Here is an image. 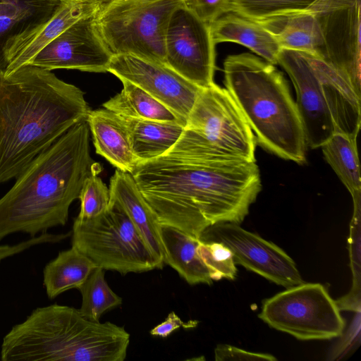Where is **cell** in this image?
Returning <instances> with one entry per match:
<instances>
[{"instance_id": "e0dca14e", "label": "cell", "mask_w": 361, "mask_h": 361, "mask_svg": "<svg viewBox=\"0 0 361 361\" xmlns=\"http://www.w3.org/2000/svg\"><path fill=\"white\" fill-rule=\"evenodd\" d=\"M305 54L319 79L336 132L357 138L361 126V97L329 63Z\"/></svg>"}, {"instance_id": "d590c367", "label": "cell", "mask_w": 361, "mask_h": 361, "mask_svg": "<svg viewBox=\"0 0 361 361\" xmlns=\"http://www.w3.org/2000/svg\"><path fill=\"white\" fill-rule=\"evenodd\" d=\"M198 323L199 322L197 320L183 322L174 312H171L163 322L154 327L149 333L152 336L166 338L177 329L180 327L184 329L195 328Z\"/></svg>"}, {"instance_id": "5bb4252c", "label": "cell", "mask_w": 361, "mask_h": 361, "mask_svg": "<svg viewBox=\"0 0 361 361\" xmlns=\"http://www.w3.org/2000/svg\"><path fill=\"white\" fill-rule=\"evenodd\" d=\"M94 16L80 19L61 33L30 65L48 71L73 69L92 73L108 72L114 54L97 30Z\"/></svg>"}, {"instance_id": "8fae6325", "label": "cell", "mask_w": 361, "mask_h": 361, "mask_svg": "<svg viewBox=\"0 0 361 361\" xmlns=\"http://www.w3.org/2000/svg\"><path fill=\"white\" fill-rule=\"evenodd\" d=\"M215 44L209 24L183 4L170 18L165 37V63L200 88L214 84Z\"/></svg>"}, {"instance_id": "30bf717a", "label": "cell", "mask_w": 361, "mask_h": 361, "mask_svg": "<svg viewBox=\"0 0 361 361\" xmlns=\"http://www.w3.org/2000/svg\"><path fill=\"white\" fill-rule=\"evenodd\" d=\"M361 0H317L307 10L317 16L324 40L322 59L361 97Z\"/></svg>"}, {"instance_id": "277c9868", "label": "cell", "mask_w": 361, "mask_h": 361, "mask_svg": "<svg viewBox=\"0 0 361 361\" xmlns=\"http://www.w3.org/2000/svg\"><path fill=\"white\" fill-rule=\"evenodd\" d=\"M130 334L123 327L85 317L79 310L51 305L34 310L4 337L2 361H123Z\"/></svg>"}, {"instance_id": "4316f807", "label": "cell", "mask_w": 361, "mask_h": 361, "mask_svg": "<svg viewBox=\"0 0 361 361\" xmlns=\"http://www.w3.org/2000/svg\"><path fill=\"white\" fill-rule=\"evenodd\" d=\"M320 147L326 161L351 195L361 190L357 138L335 132Z\"/></svg>"}, {"instance_id": "ffe728a7", "label": "cell", "mask_w": 361, "mask_h": 361, "mask_svg": "<svg viewBox=\"0 0 361 361\" xmlns=\"http://www.w3.org/2000/svg\"><path fill=\"white\" fill-rule=\"evenodd\" d=\"M96 152L117 169L132 173L139 164L127 128L120 116L106 109L90 110L87 117Z\"/></svg>"}, {"instance_id": "6da1fadb", "label": "cell", "mask_w": 361, "mask_h": 361, "mask_svg": "<svg viewBox=\"0 0 361 361\" xmlns=\"http://www.w3.org/2000/svg\"><path fill=\"white\" fill-rule=\"evenodd\" d=\"M161 226L195 238L217 223L241 224L259 193L255 161H202L164 154L131 173Z\"/></svg>"}, {"instance_id": "5b68a950", "label": "cell", "mask_w": 361, "mask_h": 361, "mask_svg": "<svg viewBox=\"0 0 361 361\" xmlns=\"http://www.w3.org/2000/svg\"><path fill=\"white\" fill-rule=\"evenodd\" d=\"M224 84L252 129L257 143L282 159L305 161L301 120L283 74L250 53L224 62Z\"/></svg>"}, {"instance_id": "3957f363", "label": "cell", "mask_w": 361, "mask_h": 361, "mask_svg": "<svg viewBox=\"0 0 361 361\" xmlns=\"http://www.w3.org/2000/svg\"><path fill=\"white\" fill-rule=\"evenodd\" d=\"M86 120L36 157L0 198V240L23 232L31 238L66 224L71 203L97 163L90 156Z\"/></svg>"}, {"instance_id": "4fadbf2b", "label": "cell", "mask_w": 361, "mask_h": 361, "mask_svg": "<svg viewBox=\"0 0 361 361\" xmlns=\"http://www.w3.org/2000/svg\"><path fill=\"white\" fill-rule=\"evenodd\" d=\"M108 72L140 87L171 109L185 126L202 89L164 63L133 54H114Z\"/></svg>"}, {"instance_id": "f546056e", "label": "cell", "mask_w": 361, "mask_h": 361, "mask_svg": "<svg viewBox=\"0 0 361 361\" xmlns=\"http://www.w3.org/2000/svg\"><path fill=\"white\" fill-rule=\"evenodd\" d=\"M101 171V166L97 163L83 183L78 197L80 209L76 217L78 219L97 218L106 212L109 208V189L99 176Z\"/></svg>"}, {"instance_id": "8d00e7d4", "label": "cell", "mask_w": 361, "mask_h": 361, "mask_svg": "<svg viewBox=\"0 0 361 361\" xmlns=\"http://www.w3.org/2000/svg\"><path fill=\"white\" fill-rule=\"evenodd\" d=\"M97 1H101L102 3H104V2L109 1L110 0H97Z\"/></svg>"}, {"instance_id": "9c48e42d", "label": "cell", "mask_w": 361, "mask_h": 361, "mask_svg": "<svg viewBox=\"0 0 361 361\" xmlns=\"http://www.w3.org/2000/svg\"><path fill=\"white\" fill-rule=\"evenodd\" d=\"M324 286L302 283L266 299L259 317L269 326L302 341L341 336L345 321Z\"/></svg>"}, {"instance_id": "ac0fdd59", "label": "cell", "mask_w": 361, "mask_h": 361, "mask_svg": "<svg viewBox=\"0 0 361 361\" xmlns=\"http://www.w3.org/2000/svg\"><path fill=\"white\" fill-rule=\"evenodd\" d=\"M255 20L270 32L281 49L323 58L324 37L312 11H290Z\"/></svg>"}, {"instance_id": "9a60e30c", "label": "cell", "mask_w": 361, "mask_h": 361, "mask_svg": "<svg viewBox=\"0 0 361 361\" xmlns=\"http://www.w3.org/2000/svg\"><path fill=\"white\" fill-rule=\"evenodd\" d=\"M277 64L287 72L295 87L307 146L320 147L336 129L314 68L305 54L285 49H281Z\"/></svg>"}, {"instance_id": "1f68e13d", "label": "cell", "mask_w": 361, "mask_h": 361, "mask_svg": "<svg viewBox=\"0 0 361 361\" xmlns=\"http://www.w3.org/2000/svg\"><path fill=\"white\" fill-rule=\"evenodd\" d=\"M197 252L209 269L211 279L233 280L237 268L231 250L221 243L199 239Z\"/></svg>"}, {"instance_id": "4dcf8cb0", "label": "cell", "mask_w": 361, "mask_h": 361, "mask_svg": "<svg viewBox=\"0 0 361 361\" xmlns=\"http://www.w3.org/2000/svg\"><path fill=\"white\" fill-rule=\"evenodd\" d=\"M317 0H234L231 12L253 20L307 10Z\"/></svg>"}, {"instance_id": "2e32d148", "label": "cell", "mask_w": 361, "mask_h": 361, "mask_svg": "<svg viewBox=\"0 0 361 361\" xmlns=\"http://www.w3.org/2000/svg\"><path fill=\"white\" fill-rule=\"evenodd\" d=\"M102 4L97 0H61L49 18L6 42L2 50L1 65L5 75L30 65L57 36L80 19L96 14Z\"/></svg>"}, {"instance_id": "f1b7e54d", "label": "cell", "mask_w": 361, "mask_h": 361, "mask_svg": "<svg viewBox=\"0 0 361 361\" xmlns=\"http://www.w3.org/2000/svg\"><path fill=\"white\" fill-rule=\"evenodd\" d=\"M353 214L350 222L349 254L353 273V285L350 292L336 300L340 310L360 311V214L361 190L351 195Z\"/></svg>"}, {"instance_id": "603a6c76", "label": "cell", "mask_w": 361, "mask_h": 361, "mask_svg": "<svg viewBox=\"0 0 361 361\" xmlns=\"http://www.w3.org/2000/svg\"><path fill=\"white\" fill-rule=\"evenodd\" d=\"M120 116L127 128L131 149L139 164L166 154L176 144L185 127L178 122Z\"/></svg>"}, {"instance_id": "83f0119b", "label": "cell", "mask_w": 361, "mask_h": 361, "mask_svg": "<svg viewBox=\"0 0 361 361\" xmlns=\"http://www.w3.org/2000/svg\"><path fill=\"white\" fill-rule=\"evenodd\" d=\"M104 269L97 267L78 288L82 295L79 310L87 319L99 322L105 312L122 304V298L108 285Z\"/></svg>"}, {"instance_id": "e575fe53", "label": "cell", "mask_w": 361, "mask_h": 361, "mask_svg": "<svg viewBox=\"0 0 361 361\" xmlns=\"http://www.w3.org/2000/svg\"><path fill=\"white\" fill-rule=\"evenodd\" d=\"M215 360H269L277 359L270 354L253 353L227 344L218 345L214 350Z\"/></svg>"}, {"instance_id": "52a82bcc", "label": "cell", "mask_w": 361, "mask_h": 361, "mask_svg": "<svg viewBox=\"0 0 361 361\" xmlns=\"http://www.w3.org/2000/svg\"><path fill=\"white\" fill-rule=\"evenodd\" d=\"M182 4V0H110L95 14V23L113 54H133L165 63L168 24Z\"/></svg>"}, {"instance_id": "7a4b0ae2", "label": "cell", "mask_w": 361, "mask_h": 361, "mask_svg": "<svg viewBox=\"0 0 361 361\" xmlns=\"http://www.w3.org/2000/svg\"><path fill=\"white\" fill-rule=\"evenodd\" d=\"M90 111L84 92L51 71L27 65L5 75L0 66V183L19 176Z\"/></svg>"}, {"instance_id": "ba28073f", "label": "cell", "mask_w": 361, "mask_h": 361, "mask_svg": "<svg viewBox=\"0 0 361 361\" xmlns=\"http://www.w3.org/2000/svg\"><path fill=\"white\" fill-rule=\"evenodd\" d=\"M72 246L97 267L121 274L162 269L122 207L110 200L104 214L89 220L75 219Z\"/></svg>"}, {"instance_id": "7c38bea8", "label": "cell", "mask_w": 361, "mask_h": 361, "mask_svg": "<svg viewBox=\"0 0 361 361\" xmlns=\"http://www.w3.org/2000/svg\"><path fill=\"white\" fill-rule=\"evenodd\" d=\"M198 239L223 243L232 252L235 264L276 284L288 288L304 282L296 264L282 248L239 224H215Z\"/></svg>"}, {"instance_id": "cb8c5ba5", "label": "cell", "mask_w": 361, "mask_h": 361, "mask_svg": "<svg viewBox=\"0 0 361 361\" xmlns=\"http://www.w3.org/2000/svg\"><path fill=\"white\" fill-rule=\"evenodd\" d=\"M61 0H0V66L6 42L47 18Z\"/></svg>"}, {"instance_id": "8992f818", "label": "cell", "mask_w": 361, "mask_h": 361, "mask_svg": "<svg viewBox=\"0 0 361 361\" xmlns=\"http://www.w3.org/2000/svg\"><path fill=\"white\" fill-rule=\"evenodd\" d=\"M256 144L231 94L214 83L201 90L180 137L164 154L192 161H255Z\"/></svg>"}, {"instance_id": "7402d4cb", "label": "cell", "mask_w": 361, "mask_h": 361, "mask_svg": "<svg viewBox=\"0 0 361 361\" xmlns=\"http://www.w3.org/2000/svg\"><path fill=\"white\" fill-rule=\"evenodd\" d=\"M161 235L164 264L175 269L190 285L212 283L209 269L197 252L199 239L168 226H161Z\"/></svg>"}, {"instance_id": "d4e9b609", "label": "cell", "mask_w": 361, "mask_h": 361, "mask_svg": "<svg viewBox=\"0 0 361 361\" xmlns=\"http://www.w3.org/2000/svg\"><path fill=\"white\" fill-rule=\"evenodd\" d=\"M97 266L75 247L60 252L44 267L43 283L51 299L72 289L79 288Z\"/></svg>"}, {"instance_id": "484cf974", "label": "cell", "mask_w": 361, "mask_h": 361, "mask_svg": "<svg viewBox=\"0 0 361 361\" xmlns=\"http://www.w3.org/2000/svg\"><path fill=\"white\" fill-rule=\"evenodd\" d=\"M121 81L123 89L104 102V108L124 117L178 122L184 126L171 109L146 91L129 81Z\"/></svg>"}, {"instance_id": "d6986e66", "label": "cell", "mask_w": 361, "mask_h": 361, "mask_svg": "<svg viewBox=\"0 0 361 361\" xmlns=\"http://www.w3.org/2000/svg\"><path fill=\"white\" fill-rule=\"evenodd\" d=\"M110 200L126 213L157 258L164 264L161 227L132 175L116 169L110 179Z\"/></svg>"}, {"instance_id": "836d02e7", "label": "cell", "mask_w": 361, "mask_h": 361, "mask_svg": "<svg viewBox=\"0 0 361 361\" xmlns=\"http://www.w3.org/2000/svg\"><path fill=\"white\" fill-rule=\"evenodd\" d=\"M71 233L65 234H51L47 232L41 233L39 236L30 238L29 240L15 245H0V262L7 257L20 253L36 245L46 243H57L70 235Z\"/></svg>"}, {"instance_id": "d6a6232c", "label": "cell", "mask_w": 361, "mask_h": 361, "mask_svg": "<svg viewBox=\"0 0 361 361\" xmlns=\"http://www.w3.org/2000/svg\"><path fill=\"white\" fill-rule=\"evenodd\" d=\"M183 4L202 21L211 24L231 12L234 0H182Z\"/></svg>"}, {"instance_id": "44dd1931", "label": "cell", "mask_w": 361, "mask_h": 361, "mask_svg": "<svg viewBox=\"0 0 361 361\" xmlns=\"http://www.w3.org/2000/svg\"><path fill=\"white\" fill-rule=\"evenodd\" d=\"M210 31L215 44L232 42L250 49L271 64H277L281 49L275 38L257 21L229 12L211 24Z\"/></svg>"}]
</instances>
